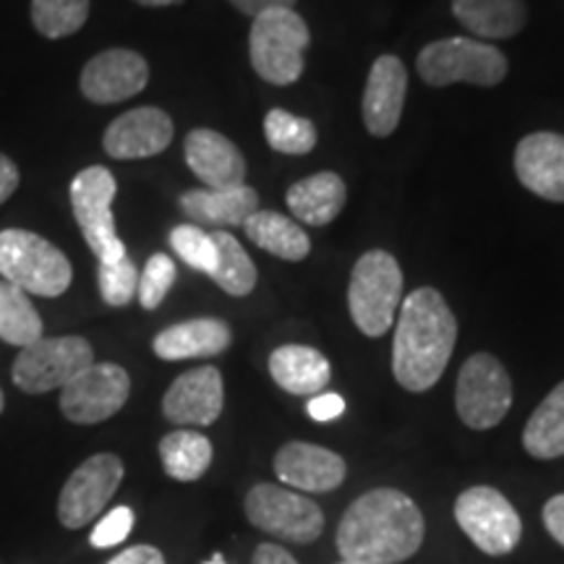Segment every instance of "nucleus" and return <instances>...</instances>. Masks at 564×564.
<instances>
[{"label":"nucleus","mask_w":564,"mask_h":564,"mask_svg":"<svg viewBox=\"0 0 564 564\" xmlns=\"http://www.w3.org/2000/svg\"><path fill=\"white\" fill-rule=\"evenodd\" d=\"M419 505L398 489H373L348 507L337 528V552L348 562L398 564L423 544Z\"/></svg>","instance_id":"nucleus-1"},{"label":"nucleus","mask_w":564,"mask_h":564,"mask_svg":"<svg viewBox=\"0 0 564 564\" xmlns=\"http://www.w3.org/2000/svg\"><path fill=\"white\" fill-rule=\"evenodd\" d=\"M457 340V322L444 295L434 288H419L403 301L394 327L392 371L408 392H426L440 382Z\"/></svg>","instance_id":"nucleus-2"},{"label":"nucleus","mask_w":564,"mask_h":564,"mask_svg":"<svg viewBox=\"0 0 564 564\" xmlns=\"http://www.w3.org/2000/svg\"><path fill=\"white\" fill-rule=\"evenodd\" d=\"M0 278L24 293L58 299L68 291L74 270L58 246L37 232L9 228L0 230Z\"/></svg>","instance_id":"nucleus-3"},{"label":"nucleus","mask_w":564,"mask_h":564,"mask_svg":"<svg viewBox=\"0 0 564 564\" xmlns=\"http://www.w3.org/2000/svg\"><path fill=\"white\" fill-rule=\"evenodd\" d=\"M400 299H403V270L398 259L382 249L366 251L352 267L348 285V306L356 327L369 337L390 333Z\"/></svg>","instance_id":"nucleus-4"},{"label":"nucleus","mask_w":564,"mask_h":564,"mask_svg":"<svg viewBox=\"0 0 564 564\" xmlns=\"http://www.w3.org/2000/svg\"><path fill=\"white\" fill-rule=\"evenodd\" d=\"M312 34L293 9H274L253 19L249 34L251 66L264 82L288 87L303 74V53Z\"/></svg>","instance_id":"nucleus-5"},{"label":"nucleus","mask_w":564,"mask_h":564,"mask_svg":"<svg viewBox=\"0 0 564 564\" xmlns=\"http://www.w3.org/2000/svg\"><path fill=\"white\" fill-rule=\"evenodd\" d=\"M421 79L432 87L465 82L478 87H497L507 76V58L499 47L484 40L449 37L426 45L415 61Z\"/></svg>","instance_id":"nucleus-6"},{"label":"nucleus","mask_w":564,"mask_h":564,"mask_svg":"<svg viewBox=\"0 0 564 564\" xmlns=\"http://www.w3.org/2000/svg\"><path fill=\"white\" fill-rule=\"evenodd\" d=\"M112 199H116V178L108 167L91 165L70 181V209L79 223L84 241L100 264L129 257L126 243L118 238Z\"/></svg>","instance_id":"nucleus-7"},{"label":"nucleus","mask_w":564,"mask_h":564,"mask_svg":"<svg viewBox=\"0 0 564 564\" xmlns=\"http://www.w3.org/2000/svg\"><path fill=\"white\" fill-rule=\"evenodd\" d=\"M91 364H95V350L84 337H40L37 343L21 348L13 361L11 379L21 392L45 394L63 390Z\"/></svg>","instance_id":"nucleus-8"},{"label":"nucleus","mask_w":564,"mask_h":564,"mask_svg":"<svg viewBox=\"0 0 564 564\" xmlns=\"http://www.w3.org/2000/svg\"><path fill=\"white\" fill-rule=\"evenodd\" d=\"M246 518L259 531L291 544H312L324 531V512L314 499L274 484H257L246 494Z\"/></svg>","instance_id":"nucleus-9"},{"label":"nucleus","mask_w":564,"mask_h":564,"mask_svg":"<svg viewBox=\"0 0 564 564\" xmlns=\"http://www.w3.org/2000/svg\"><path fill=\"white\" fill-rule=\"evenodd\" d=\"M455 405L465 426L476 432L494 429L512 405L510 373L489 352H476L457 373Z\"/></svg>","instance_id":"nucleus-10"},{"label":"nucleus","mask_w":564,"mask_h":564,"mask_svg":"<svg viewBox=\"0 0 564 564\" xmlns=\"http://www.w3.org/2000/svg\"><path fill=\"white\" fill-rule=\"evenodd\" d=\"M455 520L484 554L505 556L520 544L523 520L510 499L491 486H474L455 502Z\"/></svg>","instance_id":"nucleus-11"},{"label":"nucleus","mask_w":564,"mask_h":564,"mask_svg":"<svg viewBox=\"0 0 564 564\" xmlns=\"http://www.w3.org/2000/svg\"><path fill=\"white\" fill-rule=\"evenodd\" d=\"M123 463L112 453L91 455L84 460L68 481L63 484L58 497V520L68 531H79L91 520L100 518L105 505L116 497L123 481Z\"/></svg>","instance_id":"nucleus-12"},{"label":"nucleus","mask_w":564,"mask_h":564,"mask_svg":"<svg viewBox=\"0 0 564 564\" xmlns=\"http://www.w3.org/2000/svg\"><path fill=\"white\" fill-rule=\"evenodd\" d=\"M131 377L118 364H91L61 390V411L70 423H102L126 405Z\"/></svg>","instance_id":"nucleus-13"},{"label":"nucleus","mask_w":564,"mask_h":564,"mask_svg":"<svg viewBox=\"0 0 564 564\" xmlns=\"http://www.w3.org/2000/svg\"><path fill=\"white\" fill-rule=\"evenodd\" d=\"M150 82V66L139 53L112 47L95 55L82 70V95L95 105H116L139 95Z\"/></svg>","instance_id":"nucleus-14"},{"label":"nucleus","mask_w":564,"mask_h":564,"mask_svg":"<svg viewBox=\"0 0 564 564\" xmlns=\"http://www.w3.org/2000/svg\"><path fill=\"white\" fill-rule=\"evenodd\" d=\"M223 373L215 366H199L181 373L162 398V413L175 426H212L223 413Z\"/></svg>","instance_id":"nucleus-15"},{"label":"nucleus","mask_w":564,"mask_h":564,"mask_svg":"<svg viewBox=\"0 0 564 564\" xmlns=\"http://www.w3.org/2000/svg\"><path fill=\"white\" fill-rule=\"evenodd\" d=\"M173 141V121L160 108H137L118 116L102 137L112 160H141L165 152Z\"/></svg>","instance_id":"nucleus-16"},{"label":"nucleus","mask_w":564,"mask_h":564,"mask_svg":"<svg viewBox=\"0 0 564 564\" xmlns=\"http://www.w3.org/2000/svg\"><path fill=\"white\" fill-rule=\"evenodd\" d=\"M514 173L528 192L546 202L564 204V137L539 131L520 139L514 150Z\"/></svg>","instance_id":"nucleus-17"},{"label":"nucleus","mask_w":564,"mask_h":564,"mask_svg":"<svg viewBox=\"0 0 564 564\" xmlns=\"http://www.w3.org/2000/svg\"><path fill=\"white\" fill-rule=\"evenodd\" d=\"M405 89L408 74L398 55H382L373 61L361 102L364 123L373 137H390L398 129L405 105Z\"/></svg>","instance_id":"nucleus-18"},{"label":"nucleus","mask_w":564,"mask_h":564,"mask_svg":"<svg viewBox=\"0 0 564 564\" xmlns=\"http://www.w3.org/2000/svg\"><path fill=\"white\" fill-rule=\"evenodd\" d=\"M274 474L299 491L327 494L345 481V460L319 444L291 442L274 455Z\"/></svg>","instance_id":"nucleus-19"},{"label":"nucleus","mask_w":564,"mask_h":564,"mask_svg":"<svg viewBox=\"0 0 564 564\" xmlns=\"http://www.w3.org/2000/svg\"><path fill=\"white\" fill-rule=\"evenodd\" d=\"M186 162L207 188H236L246 181V160L228 137L194 129L186 137Z\"/></svg>","instance_id":"nucleus-20"},{"label":"nucleus","mask_w":564,"mask_h":564,"mask_svg":"<svg viewBox=\"0 0 564 564\" xmlns=\"http://www.w3.org/2000/svg\"><path fill=\"white\" fill-rule=\"evenodd\" d=\"M181 209L199 228H236L259 209V196L246 183L236 188H192L181 196Z\"/></svg>","instance_id":"nucleus-21"},{"label":"nucleus","mask_w":564,"mask_h":564,"mask_svg":"<svg viewBox=\"0 0 564 564\" xmlns=\"http://www.w3.org/2000/svg\"><path fill=\"white\" fill-rule=\"evenodd\" d=\"M232 335L223 319H188L162 329L154 337V356L162 361H186V358L220 356L230 348Z\"/></svg>","instance_id":"nucleus-22"},{"label":"nucleus","mask_w":564,"mask_h":564,"mask_svg":"<svg viewBox=\"0 0 564 564\" xmlns=\"http://www.w3.org/2000/svg\"><path fill=\"white\" fill-rule=\"evenodd\" d=\"M455 19L476 37L510 40L528 24L525 0H453Z\"/></svg>","instance_id":"nucleus-23"},{"label":"nucleus","mask_w":564,"mask_h":564,"mask_svg":"<svg viewBox=\"0 0 564 564\" xmlns=\"http://www.w3.org/2000/svg\"><path fill=\"white\" fill-rule=\"evenodd\" d=\"M272 379L291 394H319L333 379L329 361L308 345H282L270 356Z\"/></svg>","instance_id":"nucleus-24"},{"label":"nucleus","mask_w":564,"mask_h":564,"mask_svg":"<svg viewBox=\"0 0 564 564\" xmlns=\"http://www.w3.org/2000/svg\"><path fill=\"white\" fill-rule=\"evenodd\" d=\"M345 181L337 173H316L288 188V207L293 217L306 225H329L345 207Z\"/></svg>","instance_id":"nucleus-25"},{"label":"nucleus","mask_w":564,"mask_h":564,"mask_svg":"<svg viewBox=\"0 0 564 564\" xmlns=\"http://www.w3.org/2000/svg\"><path fill=\"white\" fill-rule=\"evenodd\" d=\"M243 230L259 249H264L278 259H285V262H301L312 251V241H308L306 230L291 220V217L278 215V212L257 209L243 223Z\"/></svg>","instance_id":"nucleus-26"},{"label":"nucleus","mask_w":564,"mask_h":564,"mask_svg":"<svg viewBox=\"0 0 564 564\" xmlns=\"http://www.w3.org/2000/svg\"><path fill=\"white\" fill-rule=\"evenodd\" d=\"M523 447L539 460H554L564 455V382L556 384L528 419Z\"/></svg>","instance_id":"nucleus-27"},{"label":"nucleus","mask_w":564,"mask_h":564,"mask_svg":"<svg viewBox=\"0 0 564 564\" xmlns=\"http://www.w3.org/2000/svg\"><path fill=\"white\" fill-rule=\"evenodd\" d=\"M160 460L175 481H199L212 465V442L199 432H171L160 442Z\"/></svg>","instance_id":"nucleus-28"},{"label":"nucleus","mask_w":564,"mask_h":564,"mask_svg":"<svg viewBox=\"0 0 564 564\" xmlns=\"http://www.w3.org/2000/svg\"><path fill=\"white\" fill-rule=\"evenodd\" d=\"M42 337V319L21 288L0 282V340L26 348Z\"/></svg>","instance_id":"nucleus-29"},{"label":"nucleus","mask_w":564,"mask_h":564,"mask_svg":"<svg viewBox=\"0 0 564 564\" xmlns=\"http://www.w3.org/2000/svg\"><path fill=\"white\" fill-rule=\"evenodd\" d=\"M209 236L217 249V264L209 278L215 280L225 293L236 295V299L249 295L253 291V285H257V267H253L251 257L243 251V246L238 243L230 232L215 230L209 232Z\"/></svg>","instance_id":"nucleus-30"},{"label":"nucleus","mask_w":564,"mask_h":564,"mask_svg":"<svg viewBox=\"0 0 564 564\" xmlns=\"http://www.w3.org/2000/svg\"><path fill=\"white\" fill-rule=\"evenodd\" d=\"M89 0H32V24L42 37H70L87 24Z\"/></svg>","instance_id":"nucleus-31"},{"label":"nucleus","mask_w":564,"mask_h":564,"mask_svg":"<svg viewBox=\"0 0 564 564\" xmlns=\"http://www.w3.org/2000/svg\"><path fill=\"white\" fill-rule=\"evenodd\" d=\"M264 137L280 154H308L316 147L314 123L280 108L267 112Z\"/></svg>","instance_id":"nucleus-32"},{"label":"nucleus","mask_w":564,"mask_h":564,"mask_svg":"<svg viewBox=\"0 0 564 564\" xmlns=\"http://www.w3.org/2000/svg\"><path fill=\"white\" fill-rule=\"evenodd\" d=\"M171 246L183 262L192 267V270H199L204 274L215 272V264H217L215 241H212L209 232L202 230L199 225H178V228H173Z\"/></svg>","instance_id":"nucleus-33"},{"label":"nucleus","mask_w":564,"mask_h":564,"mask_svg":"<svg viewBox=\"0 0 564 564\" xmlns=\"http://www.w3.org/2000/svg\"><path fill=\"white\" fill-rule=\"evenodd\" d=\"M97 282H100V295L108 306H129L139 288V270L131 257L118 259L97 267Z\"/></svg>","instance_id":"nucleus-34"},{"label":"nucleus","mask_w":564,"mask_h":564,"mask_svg":"<svg viewBox=\"0 0 564 564\" xmlns=\"http://www.w3.org/2000/svg\"><path fill=\"white\" fill-rule=\"evenodd\" d=\"M173 282H175L173 259L167 257V253H154V257H150V262H147L144 272L139 274L137 295L141 306H144L147 312L158 308L160 303L165 301V295L171 293Z\"/></svg>","instance_id":"nucleus-35"},{"label":"nucleus","mask_w":564,"mask_h":564,"mask_svg":"<svg viewBox=\"0 0 564 564\" xmlns=\"http://www.w3.org/2000/svg\"><path fill=\"white\" fill-rule=\"evenodd\" d=\"M131 531H133V510L131 507H116V510H110L100 523L95 525V531L89 535V544L95 549L118 546L121 541L129 539Z\"/></svg>","instance_id":"nucleus-36"},{"label":"nucleus","mask_w":564,"mask_h":564,"mask_svg":"<svg viewBox=\"0 0 564 564\" xmlns=\"http://www.w3.org/2000/svg\"><path fill=\"white\" fill-rule=\"evenodd\" d=\"M306 411L314 421L327 423V421L340 419V415L345 413V400L335 392H322V394H314V398L308 400Z\"/></svg>","instance_id":"nucleus-37"},{"label":"nucleus","mask_w":564,"mask_h":564,"mask_svg":"<svg viewBox=\"0 0 564 564\" xmlns=\"http://www.w3.org/2000/svg\"><path fill=\"white\" fill-rule=\"evenodd\" d=\"M544 525L556 544L564 546V494H556L544 505Z\"/></svg>","instance_id":"nucleus-38"},{"label":"nucleus","mask_w":564,"mask_h":564,"mask_svg":"<svg viewBox=\"0 0 564 564\" xmlns=\"http://www.w3.org/2000/svg\"><path fill=\"white\" fill-rule=\"evenodd\" d=\"M108 564H165V556H162L160 549H154L150 544H139L121 552L118 556H112Z\"/></svg>","instance_id":"nucleus-39"},{"label":"nucleus","mask_w":564,"mask_h":564,"mask_svg":"<svg viewBox=\"0 0 564 564\" xmlns=\"http://www.w3.org/2000/svg\"><path fill=\"white\" fill-rule=\"evenodd\" d=\"M232 6H236L238 11L246 13V17H262L267 11H274V9H293L299 0H230Z\"/></svg>","instance_id":"nucleus-40"},{"label":"nucleus","mask_w":564,"mask_h":564,"mask_svg":"<svg viewBox=\"0 0 564 564\" xmlns=\"http://www.w3.org/2000/svg\"><path fill=\"white\" fill-rule=\"evenodd\" d=\"M19 188V167L17 162L0 154V204L9 202Z\"/></svg>","instance_id":"nucleus-41"},{"label":"nucleus","mask_w":564,"mask_h":564,"mask_svg":"<svg viewBox=\"0 0 564 564\" xmlns=\"http://www.w3.org/2000/svg\"><path fill=\"white\" fill-rule=\"evenodd\" d=\"M251 564H299L293 560V554H288L285 549L278 544H262L253 554Z\"/></svg>","instance_id":"nucleus-42"},{"label":"nucleus","mask_w":564,"mask_h":564,"mask_svg":"<svg viewBox=\"0 0 564 564\" xmlns=\"http://www.w3.org/2000/svg\"><path fill=\"white\" fill-rule=\"evenodd\" d=\"M141 6H150V9H165V6H178L183 0H137Z\"/></svg>","instance_id":"nucleus-43"},{"label":"nucleus","mask_w":564,"mask_h":564,"mask_svg":"<svg viewBox=\"0 0 564 564\" xmlns=\"http://www.w3.org/2000/svg\"><path fill=\"white\" fill-rule=\"evenodd\" d=\"M207 564H228V562H225V560H223V554H215V560H212V562H207Z\"/></svg>","instance_id":"nucleus-44"},{"label":"nucleus","mask_w":564,"mask_h":564,"mask_svg":"<svg viewBox=\"0 0 564 564\" xmlns=\"http://www.w3.org/2000/svg\"><path fill=\"white\" fill-rule=\"evenodd\" d=\"M3 405H6V398H3V390H0V413H3Z\"/></svg>","instance_id":"nucleus-45"},{"label":"nucleus","mask_w":564,"mask_h":564,"mask_svg":"<svg viewBox=\"0 0 564 564\" xmlns=\"http://www.w3.org/2000/svg\"><path fill=\"white\" fill-rule=\"evenodd\" d=\"M340 564H364V562H348V560H345V562H340Z\"/></svg>","instance_id":"nucleus-46"}]
</instances>
